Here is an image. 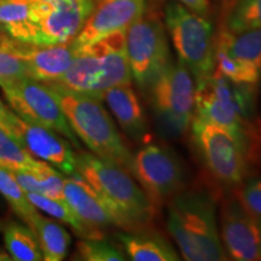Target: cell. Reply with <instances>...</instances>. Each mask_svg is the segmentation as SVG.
<instances>
[{"instance_id": "obj_1", "label": "cell", "mask_w": 261, "mask_h": 261, "mask_svg": "<svg viewBox=\"0 0 261 261\" xmlns=\"http://www.w3.org/2000/svg\"><path fill=\"white\" fill-rule=\"evenodd\" d=\"M76 171L107 205L115 226L137 231L151 224L155 205L125 168L92 152H80L76 155Z\"/></svg>"}, {"instance_id": "obj_2", "label": "cell", "mask_w": 261, "mask_h": 261, "mask_svg": "<svg viewBox=\"0 0 261 261\" xmlns=\"http://www.w3.org/2000/svg\"><path fill=\"white\" fill-rule=\"evenodd\" d=\"M167 230L188 261L226 260L215 200L205 190L180 191L168 205Z\"/></svg>"}, {"instance_id": "obj_3", "label": "cell", "mask_w": 261, "mask_h": 261, "mask_svg": "<svg viewBox=\"0 0 261 261\" xmlns=\"http://www.w3.org/2000/svg\"><path fill=\"white\" fill-rule=\"evenodd\" d=\"M130 81L126 31H123L77 50L68 70L51 84L103 100L107 91L120 85H128Z\"/></svg>"}, {"instance_id": "obj_4", "label": "cell", "mask_w": 261, "mask_h": 261, "mask_svg": "<svg viewBox=\"0 0 261 261\" xmlns=\"http://www.w3.org/2000/svg\"><path fill=\"white\" fill-rule=\"evenodd\" d=\"M50 86L74 133L98 158L116 163L132 174L133 154L126 145L102 100L71 92L57 85ZM133 175V174H132Z\"/></svg>"}, {"instance_id": "obj_5", "label": "cell", "mask_w": 261, "mask_h": 261, "mask_svg": "<svg viewBox=\"0 0 261 261\" xmlns=\"http://www.w3.org/2000/svg\"><path fill=\"white\" fill-rule=\"evenodd\" d=\"M255 86L233 83L214 71L203 85L196 87L194 116L227 129L250 152Z\"/></svg>"}, {"instance_id": "obj_6", "label": "cell", "mask_w": 261, "mask_h": 261, "mask_svg": "<svg viewBox=\"0 0 261 261\" xmlns=\"http://www.w3.org/2000/svg\"><path fill=\"white\" fill-rule=\"evenodd\" d=\"M165 23L178 60L190 71L196 87L203 85L214 73L213 24L174 0L166 5Z\"/></svg>"}, {"instance_id": "obj_7", "label": "cell", "mask_w": 261, "mask_h": 261, "mask_svg": "<svg viewBox=\"0 0 261 261\" xmlns=\"http://www.w3.org/2000/svg\"><path fill=\"white\" fill-rule=\"evenodd\" d=\"M31 19L12 37L21 44H68L79 34L98 0H32Z\"/></svg>"}, {"instance_id": "obj_8", "label": "cell", "mask_w": 261, "mask_h": 261, "mask_svg": "<svg viewBox=\"0 0 261 261\" xmlns=\"http://www.w3.org/2000/svg\"><path fill=\"white\" fill-rule=\"evenodd\" d=\"M195 91L194 79L180 60L171 62L150 86V104L167 132L179 136L190 127Z\"/></svg>"}, {"instance_id": "obj_9", "label": "cell", "mask_w": 261, "mask_h": 261, "mask_svg": "<svg viewBox=\"0 0 261 261\" xmlns=\"http://www.w3.org/2000/svg\"><path fill=\"white\" fill-rule=\"evenodd\" d=\"M191 136L205 167L218 181L234 187L243 181L249 151L227 129L194 116Z\"/></svg>"}, {"instance_id": "obj_10", "label": "cell", "mask_w": 261, "mask_h": 261, "mask_svg": "<svg viewBox=\"0 0 261 261\" xmlns=\"http://www.w3.org/2000/svg\"><path fill=\"white\" fill-rule=\"evenodd\" d=\"M126 52L132 79L143 92L172 62L165 27L158 18L144 15L127 28Z\"/></svg>"}, {"instance_id": "obj_11", "label": "cell", "mask_w": 261, "mask_h": 261, "mask_svg": "<svg viewBox=\"0 0 261 261\" xmlns=\"http://www.w3.org/2000/svg\"><path fill=\"white\" fill-rule=\"evenodd\" d=\"M2 90L19 117L60 133L69 140L75 149H80L79 138L70 127L61 104L47 84L23 77L3 86Z\"/></svg>"}, {"instance_id": "obj_12", "label": "cell", "mask_w": 261, "mask_h": 261, "mask_svg": "<svg viewBox=\"0 0 261 261\" xmlns=\"http://www.w3.org/2000/svg\"><path fill=\"white\" fill-rule=\"evenodd\" d=\"M132 174L154 205L180 192L185 181L184 167L175 152L155 143L133 155Z\"/></svg>"}, {"instance_id": "obj_13", "label": "cell", "mask_w": 261, "mask_h": 261, "mask_svg": "<svg viewBox=\"0 0 261 261\" xmlns=\"http://www.w3.org/2000/svg\"><path fill=\"white\" fill-rule=\"evenodd\" d=\"M6 129L21 143L27 151L63 173L76 174V154L70 142L46 127L37 125L19 117L10 110L4 125Z\"/></svg>"}, {"instance_id": "obj_14", "label": "cell", "mask_w": 261, "mask_h": 261, "mask_svg": "<svg viewBox=\"0 0 261 261\" xmlns=\"http://www.w3.org/2000/svg\"><path fill=\"white\" fill-rule=\"evenodd\" d=\"M219 233L230 259L261 260V231L257 219L248 213L238 198L228 200L221 208Z\"/></svg>"}, {"instance_id": "obj_15", "label": "cell", "mask_w": 261, "mask_h": 261, "mask_svg": "<svg viewBox=\"0 0 261 261\" xmlns=\"http://www.w3.org/2000/svg\"><path fill=\"white\" fill-rule=\"evenodd\" d=\"M145 11V0H98L71 45L80 50L117 32L127 31Z\"/></svg>"}, {"instance_id": "obj_16", "label": "cell", "mask_w": 261, "mask_h": 261, "mask_svg": "<svg viewBox=\"0 0 261 261\" xmlns=\"http://www.w3.org/2000/svg\"><path fill=\"white\" fill-rule=\"evenodd\" d=\"M9 46L24 60L28 77L41 83H52L60 79L73 63L77 52L71 42L47 46L28 44H22V47L16 45Z\"/></svg>"}, {"instance_id": "obj_17", "label": "cell", "mask_w": 261, "mask_h": 261, "mask_svg": "<svg viewBox=\"0 0 261 261\" xmlns=\"http://www.w3.org/2000/svg\"><path fill=\"white\" fill-rule=\"evenodd\" d=\"M63 200L76 217L99 236L103 237V228L115 225L107 205L79 173L64 177Z\"/></svg>"}, {"instance_id": "obj_18", "label": "cell", "mask_w": 261, "mask_h": 261, "mask_svg": "<svg viewBox=\"0 0 261 261\" xmlns=\"http://www.w3.org/2000/svg\"><path fill=\"white\" fill-rule=\"evenodd\" d=\"M103 100L123 132L135 142L148 136V123L138 97L130 84L120 85L107 91Z\"/></svg>"}, {"instance_id": "obj_19", "label": "cell", "mask_w": 261, "mask_h": 261, "mask_svg": "<svg viewBox=\"0 0 261 261\" xmlns=\"http://www.w3.org/2000/svg\"><path fill=\"white\" fill-rule=\"evenodd\" d=\"M126 255L133 261H178L180 257L172 244L155 231L146 228L116 234Z\"/></svg>"}, {"instance_id": "obj_20", "label": "cell", "mask_w": 261, "mask_h": 261, "mask_svg": "<svg viewBox=\"0 0 261 261\" xmlns=\"http://www.w3.org/2000/svg\"><path fill=\"white\" fill-rule=\"evenodd\" d=\"M215 47L261 70V27L238 33L223 29L215 38Z\"/></svg>"}, {"instance_id": "obj_21", "label": "cell", "mask_w": 261, "mask_h": 261, "mask_svg": "<svg viewBox=\"0 0 261 261\" xmlns=\"http://www.w3.org/2000/svg\"><path fill=\"white\" fill-rule=\"evenodd\" d=\"M25 192H35L63 200V173L48 163L34 169H9Z\"/></svg>"}, {"instance_id": "obj_22", "label": "cell", "mask_w": 261, "mask_h": 261, "mask_svg": "<svg viewBox=\"0 0 261 261\" xmlns=\"http://www.w3.org/2000/svg\"><path fill=\"white\" fill-rule=\"evenodd\" d=\"M33 232L37 236L42 253V260L61 261L67 256L71 237L69 232L57 221L42 217L35 220Z\"/></svg>"}, {"instance_id": "obj_23", "label": "cell", "mask_w": 261, "mask_h": 261, "mask_svg": "<svg viewBox=\"0 0 261 261\" xmlns=\"http://www.w3.org/2000/svg\"><path fill=\"white\" fill-rule=\"evenodd\" d=\"M4 242L12 260L40 261L42 253L35 233L27 225L10 223L5 227Z\"/></svg>"}, {"instance_id": "obj_24", "label": "cell", "mask_w": 261, "mask_h": 261, "mask_svg": "<svg viewBox=\"0 0 261 261\" xmlns=\"http://www.w3.org/2000/svg\"><path fill=\"white\" fill-rule=\"evenodd\" d=\"M28 201L34 205L39 211L44 212L55 219L62 221V223L69 225L73 231L81 238H103L102 236L94 232L90 227H87L76 214L71 211L64 200H58V198H52L48 196H44L35 192H25Z\"/></svg>"}, {"instance_id": "obj_25", "label": "cell", "mask_w": 261, "mask_h": 261, "mask_svg": "<svg viewBox=\"0 0 261 261\" xmlns=\"http://www.w3.org/2000/svg\"><path fill=\"white\" fill-rule=\"evenodd\" d=\"M0 194L4 196L12 211L33 231L35 220L40 214L37 208L28 201L25 191L21 188L9 168L2 165H0Z\"/></svg>"}, {"instance_id": "obj_26", "label": "cell", "mask_w": 261, "mask_h": 261, "mask_svg": "<svg viewBox=\"0 0 261 261\" xmlns=\"http://www.w3.org/2000/svg\"><path fill=\"white\" fill-rule=\"evenodd\" d=\"M45 163L34 158L5 127L0 125V165L9 169H34Z\"/></svg>"}, {"instance_id": "obj_27", "label": "cell", "mask_w": 261, "mask_h": 261, "mask_svg": "<svg viewBox=\"0 0 261 261\" xmlns=\"http://www.w3.org/2000/svg\"><path fill=\"white\" fill-rule=\"evenodd\" d=\"M214 71L237 84L257 85L261 79L259 68L238 61L218 47L214 52Z\"/></svg>"}, {"instance_id": "obj_28", "label": "cell", "mask_w": 261, "mask_h": 261, "mask_svg": "<svg viewBox=\"0 0 261 261\" xmlns=\"http://www.w3.org/2000/svg\"><path fill=\"white\" fill-rule=\"evenodd\" d=\"M261 27V0H236L228 10L224 29L231 33Z\"/></svg>"}, {"instance_id": "obj_29", "label": "cell", "mask_w": 261, "mask_h": 261, "mask_svg": "<svg viewBox=\"0 0 261 261\" xmlns=\"http://www.w3.org/2000/svg\"><path fill=\"white\" fill-rule=\"evenodd\" d=\"M32 9V0H2L0 28L12 38L31 19Z\"/></svg>"}, {"instance_id": "obj_30", "label": "cell", "mask_w": 261, "mask_h": 261, "mask_svg": "<svg viewBox=\"0 0 261 261\" xmlns=\"http://www.w3.org/2000/svg\"><path fill=\"white\" fill-rule=\"evenodd\" d=\"M77 254L87 261H123L125 254L104 238H83L77 243Z\"/></svg>"}, {"instance_id": "obj_31", "label": "cell", "mask_w": 261, "mask_h": 261, "mask_svg": "<svg viewBox=\"0 0 261 261\" xmlns=\"http://www.w3.org/2000/svg\"><path fill=\"white\" fill-rule=\"evenodd\" d=\"M28 77L27 64L23 58L9 46L8 42L0 45V87Z\"/></svg>"}, {"instance_id": "obj_32", "label": "cell", "mask_w": 261, "mask_h": 261, "mask_svg": "<svg viewBox=\"0 0 261 261\" xmlns=\"http://www.w3.org/2000/svg\"><path fill=\"white\" fill-rule=\"evenodd\" d=\"M238 201L255 219L261 218V177L247 180L240 189Z\"/></svg>"}, {"instance_id": "obj_33", "label": "cell", "mask_w": 261, "mask_h": 261, "mask_svg": "<svg viewBox=\"0 0 261 261\" xmlns=\"http://www.w3.org/2000/svg\"><path fill=\"white\" fill-rule=\"evenodd\" d=\"M177 2L197 15L205 17L210 14V2L208 0H177Z\"/></svg>"}, {"instance_id": "obj_34", "label": "cell", "mask_w": 261, "mask_h": 261, "mask_svg": "<svg viewBox=\"0 0 261 261\" xmlns=\"http://www.w3.org/2000/svg\"><path fill=\"white\" fill-rule=\"evenodd\" d=\"M9 113H10V110L8 109V107L5 106L4 103L2 102V99H0V125H4V122H5V120H6V117H8V115H9Z\"/></svg>"}, {"instance_id": "obj_35", "label": "cell", "mask_w": 261, "mask_h": 261, "mask_svg": "<svg viewBox=\"0 0 261 261\" xmlns=\"http://www.w3.org/2000/svg\"><path fill=\"white\" fill-rule=\"evenodd\" d=\"M9 260H12L11 256L9 255V253L0 252V261H9Z\"/></svg>"}, {"instance_id": "obj_36", "label": "cell", "mask_w": 261, "mask_h": 261, "mask_svg": "<svg viewBox=\"0 0 261 261\" xmlns=\"http://www.w3.org/2000/svg\"><path fill=\"white\" fill-rule=\"evenodd\" d=\"M257 224H259V227H260V231H261V218H260V219H257Z\"/></svg>"}, {"instance_id": "obj_37", "label": "cell", "mask_w": 261, "mask_h": 261, "mask_svg": "<svg viewBox=\"0 0 261 261\" xmlns=\"http://www.w3.org/2000/svg\"><path fill=\"white\" fill-rule=\"evenodd\" d=\"M0 2H2V0H0Z\"/></svg>"}, {"instance_id": "obj_38", "label": "cell", "mask_w": 261, "mask_h": 261, "mask_svg": "<svg viewBox=\"0 0 261 261\" xmlns=\"http://www.w3.org/2000/svg\"><path fill=\"white\" fill-rule=\"evenodd\" d=\"M260 80H261V79H260Z\"/></svg>"}]
</instances>
